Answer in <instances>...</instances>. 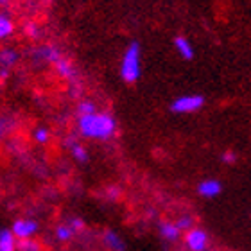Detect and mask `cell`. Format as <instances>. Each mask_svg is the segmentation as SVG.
Segmentation results:
<instances>
[{
  "label": "cell",
  "instance_id": "cell-24",
  "mask_svg": "<svg viewBox=\"0 0 251 251\" xmlns=\"http://www.w3.org/2000/svg\"><path fill=\"white\" fill-rule=\"evenodd\" d=\"M5 2H7V0H2V4H5Z\"/></svg>",
  "mask_w": 251,
  "mask_h": 251
},
{
  "label": "cell",
  "instance_id": "cell-16",
  "mask_svg": "<svg viewBox=\"0 0 251 251\" xmlns=\"http://www.w3.org/2000/svg\"><path fill=\"white\" fill-rule=\"evenodd\" d=\"M15 32V24L7 15H0V38L5 40Z\"/></svg>",
  "mask_w": 251,
  "mask_h": 251
},
{
  "label": "cell",
  "instance_id": "cell-19",
  "mask_svg": "<svg viewBox=\"0 0 251 251\" xmlns=\"http://www.w3.org/2000/svg\"><path fill=\"white\" fill-rule=\"evenodd\" d=\"M18 251H42V244L36 239L18 241Z\"/></svg>",
  "mask_w": 251,
  "mask_h": 251
},
{
  "label": "cell",
  "instance_id": "cell-20",
  "mask_svg": "<svg viewBox=\"0 0 251 251\" xmlns=\"http://www.w3.org/2000/svg\"><path fill=\"white\" fill-rule=\"evenodd\" d=\"M97 111V106L92 102V100H81L77 104V117L79 115H88V113H95Z\"/></svg>",
  "mask_w": 251,
  "mask_h": 251
},
{
  "label": "cell",
  "instance_id": "cell-11",
  "mask_svg": "<svg viewBox=\"0 0 251 251\" xmlns=\"http://www.w3.org/2000/svg\"><path fill=\"white\" fill-rule=\"evenodd\" d=\"M54 68L58 70V74L61 75L63 79H67L70 83H74L77 79V68L74 67L72 61H68L67 58H61L54 63Z\"/></svg>",
  "mask_w": 251,
  "mask_h": 251
},
{
  "label": "cell",
  "instance_id": "cell-21",
  "mask_svg": "<svg viewBox=\"0 0 251 251\" xmlns=\"http://www.w3.org/2000/svg\"><path fill=\"white\" fill-rule=\"evenodd\" d=\"M24 31H25V34L29 38H38L40 36V29H38L36 24H32V22H29L25 27H24Z\"/></svg>",
  "mask_w": 251,
  "mask_h": 251
},
{
  "label": "cell",
  "instance_id": "cell-22",
  "mask_svg": "<svg viewBox=\"0 0 251 251\" xmlns=\"http://www.w3.org/2000/svg\"><path fill=\"white\" fill-rule=\"evenodd\" d=\"M121 194H122V190L119 187H108L106 188V198L111 199V201H115V199L121 198Z\"/></svg>",
  "mask_w": 251,
  "mask_h": 251
},
{
  "label": "cell",
  "instance_id": "cell-10",
  "mask_svg": "<svg viewBox=\"0 0 251 251\" xmlns=\"http://www.w3.org/2000/svg\"><path fill=\"white\" fill-rule=\"evenodd\" d=\"M75 235H77V231L74 230V226L68 223V219L59 223V225L54 228V239H56L59 244H68V242H72Z\"/></svg>",
  "mask_w": 251,
  "mask_h": 251
},
{
  "label": "cell",
  "instance_id": "cell-3",
  "mask_svg": "<svg viewBox=\"0 0 251 251\" xmlns=\"http://www.w3.org/2000/svg\"><path fill=\"white\" fill-rule=\"evenodd\" d=\"M204 106V97L199 94H187L179 95L169 104V110L178 115H187V113H196Z\"/></svg>",
  "mask_w": 251,
  "mask_h": 251
},
{
  "label": "cell",
  "instance_id": "cell-2",
  "mask_svg": "<svg viewBox=\"0 0 251 251\" xmlns=\"http://www.w3.org/2000/svg\"><path fill=\"white\" fill-rule=\"evenodd\" d=\"M121 79L126 84H135L142 75V47L138 42H133L124 49L119 68Z\"/></svg>",
  "mask_w": 251,
  "mask_h": 251
},
{
  "label": "cell",
  "instance_id": "cell-7",
  "mask_svg": "<svg viewBox=\"0 0 251 251\" xmlns=\"http://www.w3.org/2000/svg\"><path fill=\"white\" fill-rule=\"evenodd\" d=\"M196 190H198V194L201 196V198L214 199L223 192V183L215 178H206V179H201V181H199Z\"/></svg>",
  "mask_w": 251,
  "mask_h": 251
},
{
  "label": "cell",
  "instance_id": "cell-4",
  "mask_svg": "<svg viewBox=\"0 0 251 251\" xmlns=\"http://www.w3.org/2000/svg\"><path fill=\"white\" fill-rule=\"evenodd\" d=\"M183 246L187 251H208L210 248V235L203 228H192L183 235Z\"/></svg>",
  "mask_w": 251,
  "mask_h": 251
},
{
  "label": "cell",
  "instance_id": "cell-23",
  "mask_svg": "<svg viewBox=\"0 0 251 251\" xmlns=\"http://www.w3.org/2000/svg\"><path fill=\"white\" fill-rule=\"evenodd\" d=\"M221 160L225 163H228V165H231V163H235V160H237V156L233 154L231 151H228V152H225L223 156H221Z\"/></svg>",
  "mask_w": 251,
  "mask_h": 251
},
{
  "label": "cell",
  "instance_id": "cell-17",
  "mask_svg": "<svg viewBox=\"0 0 251 251\" xmlns=\"http://www.w3.org/2000/svg\"><path fill=\"white\" fill-rule=\"evenodd\" d=\"M176 225H178V228L183 231V235H185L187 231L196 228V219H194V215H190V214H181V215H178Z\"/></svg>",
  "mask_w": 251,
  "mask_h": 251
},
{
  "label": "cell",
  "instance_id": "cell-12",
  "mask_svg": "<svg viewBox=\"0 0 251 251\" xmlns=\"http://www.w3.org/2000/svg\"><path fill=\"white\" fill-rule=\"evenodd\" d=\"M174 49H176V52H178V56L181 59H185V61H190V59H194V47L192 43L188 42L185 36H176L174 38Z\"/></svg>",
  "mask_w": 251,
  "mask_h": 251
},
{
  "label": "cell",
  "instance_id": "cell-14",
  "mask_svg": "<svg viewBox=\"0 0 251 251\" xmlns=\"http://www.w3.org/2000/svg\"><path fill=\"white\" fill-rule=\"evenodd\" d=\"M67 147H68V151H70V154H72V158L75 160V162H79V163L88 162V151H86L79 142H75V140L67 142Z\"/></svg>",
  "mask_w": 251,
  "mask_h": 251
},
{
  "label": "cell",
  "instance_id": "cell-15",
  "mask_svg": "<svg viewBox=\"0 0 251 251\" xmlns=\"http://www.w3.org/2000/svg\"><path fill=\"white\" fill-rule=\"evenodd\" d=\"M20 58V54L16 52L15 49H2V52H0V63H2V68H9L13 65H16Z\"/></svg>",
  "mask_w": 251,
  "mask_h": 251
},
{
  "label": "cell",
  "instance_id": "cell-18",
  "mask_svg": "<svg viewBox=\"0 0 251 251\" xmlns=\"http://www.w3.org/2000/svg\"><path fill=\"white\" fill-rule=\"evenodd\" d=\"M32 138H34V142L36 144H47L49 138H50V131L47 129V127H43V126H38L36 129L32 131Z\"/></svg>",
  "mask_w": 251,
  "mask_h": 251
},
{
  "label": "cell",
  "instance_id": "cell-5",
  "mask_svg": "<svg viewBox=\"0 0 251 251\" xmlns=\"http://www.w3.org/2000/svg\"><path fill=\"white\" fill-rule=\"evenodd\" d=\"M11 231L15 233V237L18 241H25V239H34L36 233L40 231V225L38 221L29 219V217H20L15 219L11 225Z\"/></svg>",
  "mask_w": 251,
  "mask_h": 251
},
{
  "label": "cell",
  "instance_id": "cell-8",
  "mask_svg": "<svg viewBox=\"0 0 251 251\" xmlns=\"http://www.w3.org/2000/svg\"><path fill=\"white\" fill-rule=\"evenodd\" d=\"M100 242L106 251H126V242L115 230H104L100 235Z\"/></svg>",
  "mask_w": 251,
  "mask_h": 251
},
{
  "label": "cell",
  "instance_id": "cell-9",
  "mask_svg": "<svg viewBox=\"0 0 251 251\" xmlns=\"http://www.w3.org/2000/svg\"><path fill=\"white\" fill-rule=\"evenodd\" d=\"M32 58L34 59H40V61H45V63H56L58 59L63 58V54L59 49H56L54 45H42V47H38L32 50Z\"/></svg>",
  "mask_w": 251,
  "mask_h": 251
},
{
  "label": "cell",
  "instance_id": "cell-13",
  "mask_svg": "<svg viewBox=\"0 0 251 251\" xmlns=\"http://www.w3.org/2000/svg\"><path fill=\"white\" fill-rule=\"evenodd\" d=\"M0 251H18V239L11 231V228L0 230Z\"/></svg>",
  "mask_w": 251,
  "mask_h": 251
},
{
  "label": "cell",
  "instance_id": "cell-1",
  "mask_svg": "<svg viewBox=\"0 0 251 251\" xmlns=\"http://www.w3.org/2000/svg\"><path fill=\"white\" fill-rule=\"evenodd\" d=\"M77 131L79 135L90 138V140H110L117 133V121L108 111H95V113H88V115H79Z\"/></svg>",
  "mask_w": 251,
  "mask_h": 251
},
{
  "label": "cell",
  "instance_id": "cell-6",
  "mask_svg": "<svg viewBox=\"0 0 251 251\" xmlns=\"http://www.w3.org/2000/svg\"><path fill=\"white\" fill-rule=\"evenodd\" d=\"M158 233H160V237H162L165 242H169V244L178 242L179 239H181V235H183V231L178 228L176 221H160V223H158Z\"/></svg>",
  "mask_w": 251,
  "mask_h": 251
}]
</instances>
